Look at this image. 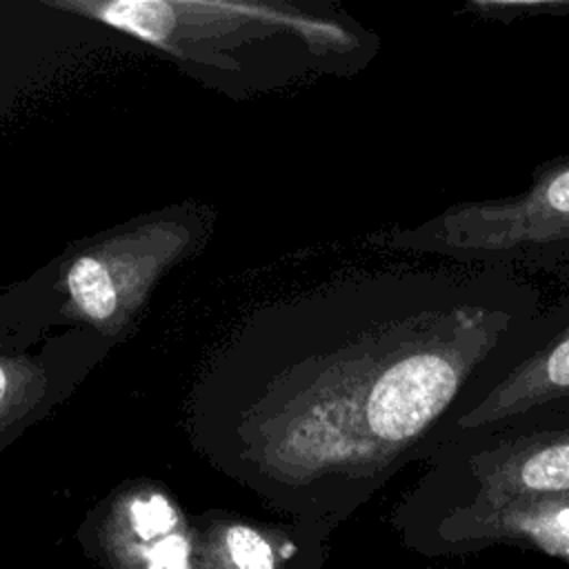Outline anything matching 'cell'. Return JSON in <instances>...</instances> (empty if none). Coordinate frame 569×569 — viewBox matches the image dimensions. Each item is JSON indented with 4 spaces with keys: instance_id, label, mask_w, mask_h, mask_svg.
<instances>
[{
    "instance_id": "cell-1",
    "label": "cell",
    "mask_w": 569,
    "mask_h": 569,
    "mask_svg": "<svg viewBox=\"0 0 569 569\" xmlns=\"http://www.w3.org/2000/svg\"><path fill=\"white\" fill-rule=\"evenodd\" d=\"M60 11L107 24L178 60L236 71L231 53L284 38L318 53L331 71H356L378 38L340 13H311L289 2L211 0H56Z\"/></svg>"
},
{
    "instance_id": "cell-2",
    "label": "cell",
    "mask_w": 569,
    "mask_h": 569,
    "mask_svg": "<svg viewBox=\"0 0 569 569\" xmlns=\"http://www.w3.org/2000/svg\"><path fill=\"white\" fill-rule=\"evenodd\" d=\"M569 500V398L458 433L393 511L400 533L456 509Z\"/></svg>"
},
{
    "instance_id": "cell-3",
    "label": "cell",
    "mask_w": 569,
    "mask_h": 569,
    "mask_svg": "<svg viewBox=\"0 0 569 569\" xmlns=\"http://www.w3.org/2000/svg\"><path fill=\"white\" fill-rule=\"evenodd\" d=\"M389 244L453 264L569 280V153L540 162L518 193L453 202L396 229Z\"/></svg>"
},
{
    "instance_id": "cell-4",
    "label": "cell",
    "mask_w": 569,
    "mask_h": 569,
    "mask_svg": "<svg viewBox=\"0 0 569 569\" xmlns=\"http://www.w3.org/2000/svg\"><path fill=\"white\" fill-rule=\"evenodd\" d=\"M196 236L198 222L191 213L169 211L100 236L64 264V313L116 338L160 276L191 251Z\"/></svg>"
},
{
    "instance_id": "cell-5",
    "label": "cell",
    "mask_w": 569,
    "mask_h": 569,
    "mask_svg": "<svg viewBox=\"0 0 569 569\" xmlns=\"http://www.w3.org/2000/svg\"><path fill=\"white\" fill-rule=\"evenodd\" d=\"M425 556H451L511 545L569 565V500H536L493 509H456L402 533Z\"/></svg>"
},
{
    "instance_id": "cell-6",
    "label": "cell",
    "mask_w": 569,
    "mask_h": 569,
    "mask_svg": "<svg viewBox=\"0 0 569 569\" xmlns=\"http://www.w3.org/2000/svg\"><path fill=\"white\" fill-rule=\"evenodd\" d=\"M562 398H569V296L547 305V322L540 336L460 420L458 433L507 422Z\"/></svg>"
},
{
    "instance_id": "cell-7",
    "label": "cell",
    "mask_w": 569,
    "mask_h": 569,
    "mask_svg": "<svg viewBox=\"0 0 569 569\" xmlns=\"http://www.w3.org/2000/svg\"><path fill=\"white\" fill-rule=\"evenodd\" d=\"M120 540L142 569H189V545L169 498L156 491L136 493L118 513Z\"/></svg>"
},
{
    "instance_id": "cell-8",
    "label": "cell",
    "mask_w": 569,
    "mask_h": 569,
    "mask_svg": "<svg viewBox=\"0 0 569 569\" xmlns=\"http://www.w3.org/2000/svg\"><path fill=\"white\" fill-rule=\"evenodd\" d=\"M56 393L53 371L44 358L0 353V433L42 411Z\"/></svg>"
},
{
    "instance_id": "cell-9",
    "label": "cell",
    "mask_w": 569,
    "mask_h": 569,
    "mask_svg": "<svg viewBox=\"0 0 569 569\" xmlns=\"http://www.w3.org/2000/svg\"><path fill=\"white\" fill-rule=\"evenodd\" d=\"M220 558L227 569H276V547L249 525H229L220 531Z\"/></svg>"
}]
</instances>
